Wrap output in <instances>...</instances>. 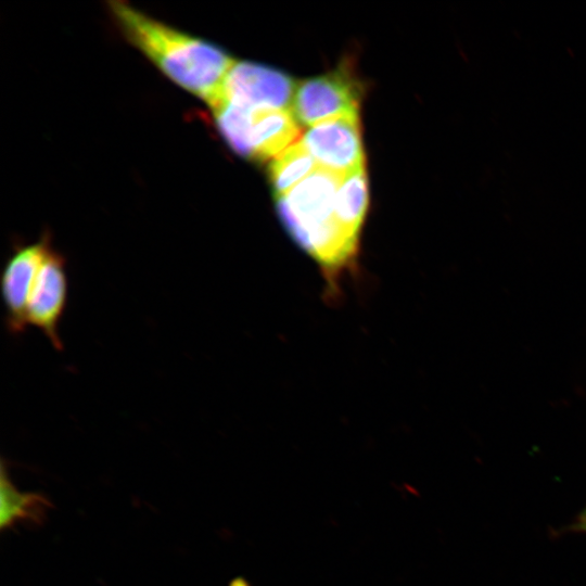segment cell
I'll list each match as a JSON object with an SVG mask.
<instances>
[{
	"instance_id": "6da1fadb",
	"label": "cell",
	"mask_w": 586,
	"mask_h": 586,
	"mask_svg": "<svg viewBox=\"0 0 586 586\" xmlns=\"http://www.w3.org/2000/svg\"><path fill=\"white\" fill-rule=\"evenodd\" d=\"M345 177L317 167L286 195L277 199L282 225L316 263L330 302L339 301L344 282L359 271V239L347 232L335 215L336 194Z\"/></svg>"
},
{
	"instance_id": "7a4b0ae2",
	"label": "cell",
	"mask_w": 586,
	"mask_h": 586,
	"mask_svg": "<svg viewBox=\"0 0 586 586\" xmlns=\"http://www.w3.org/2000/svg\"><path fill=\"white\" fill-rule=\"evenodd\" d=\"M109 10L124 37L167 78L207 104L235 61L221 48L161 22L124 1Z\"/></svg>"
},
{
	"instance_id": "3957f363",
	"label": "cell",
	"mask_w": 586,
	"mask_h": 586,
	"mask_svg": "<svg viewBox=\"0 0 586 586\" xmlns=\"http://www.w3.org/2000/svg\"><path fill=\"white\" fill-rule=\"evenodd\" d=\"M209 109L228 145L249 161L272 160L294 144L301 133L298 122L290 110H246L221 100Z\"/></svg>"
},
{
	"instance_id": "277c9868",
	"label": "cell",
	"mask_w": 586,
	"mask_h": 586,
	"mask_svg": "<svg viewBox=\"0 0 586 586\" xmlns=\"http://www.w3.org/2000/svg\"><path fill=\"white\" fill-rule=\"evenodd\" d=\"M297 84L289 75L253 62H235L211 103L221 100L246 110L292 111Z\"/></svg>"
},
{
	"instance_id": "5b68a950",
	"label": "cell",
	"mask_w": 586,
	"mask_h": 586,
	"mask_svg": "<svg viewBox=\"0 0 586 586\" xmlns=\"http://www.w3.org/2000/svg\"><path fill=\"white\" fill-rule=\"evenodd\" d=\"M361 87L347 69H335L297 85L292 112L298 123L314 126L321 122L358 114Z\"/></svg>"
},
{
	"instance_id": "8992f818",
	"label": "cell",
	"mask_w": 586,
	"mask_h": 586,
	"mask_svg": "<svg viewBox=\"0 0 586 586\" xmlns=\"http://www.w3.org/2000/svg\"><path fill=\"white\" fill-rule=\"evenodd\" d=\"M68 273L65 256L52 246L31 285L26 322L40 330L56 351H63L60 322L68 301Z\"/></svg>"
},
{
	"instance_id": "52a82bcc",
	"label": "cell",
	"mask_w": 586,
	"mask_h": 586,
	"mask_svg": "<svg viewBox=\"0 0 586 586\" xmlns=\"http://www.w3.org/2000/svg\"><path fill=\"white\" fill-rule=\"evenodd\" d=\"M52 246L51 234L44 232L37 241L15 244L3 265L0 291L5 328L12 335L24 333L28 327L26 308L29 292Z\"/></svg>"
},
{
	"instance_id": "ba28073f",
	"label": "cell",
	"mask_w": 586,
	"mask_h": 586,
	"mask_svg": "<svg viewBox=\"0 0 586 586\" xmlns=\"http://www.w3.org/2000/svg\"><path fill=\"white\" fill-rule=\"evenodd\" d=\"M301 141L318 167L343 175L365 167L358 114L316 124L309 127Z\"/></svg>"
},
{
	"instance_id": "9c48e42d",
	"label": "cell",
	"mask_w": 586,
	"mask_h": 586,
	"mask_svg": "<svg viewBox=\"0 0 586 586\" xmlns=\"http://www.w3.org/2000/svg\"><path fill=\"white\" fill-rule=\"evenodd\" d=\"M0 527L2 531L12 528L16 524L29 522L41 524L51 501L42 494L36 492H22L12 483L4 460L1 462L0 473Z\"/></svg>"
},
{
	"instance_id": "30bf717a",
	"label": "cell",
	"mask_w": 586,
	"mask_h": 586,
	"mask_svg": "<svg viewBox=\"0 0 586 586\" xmlns=\"http://www.w3.org/2000/svg\"><path fill=\"white\" fill-rule=\"evenodd\" d=\"M317 167L315 158L301 140L273 157L268 174L276 199L286 195Z\"/></svg>"
},
{
	"instance_id": "8fae6325",
	"label": "cell",
	"mask_w": 586,
	"mask_h": 586,
	"mask_svg": "<svg viewBox=\"0 0 586 586\" xmlns=\"http://www.w3.org/2000/svg\"><path fill=\"white\" fill-rule=\"evenodd\" d=\"M368 206V182L365 167L344 178L335 199V215L344 229L359 239Z\"/></svg>"
},
{
	"instance_id": "7c38bea8",
	"label": "cell",
	"mask_w": 586,
	"mask_h": 586,
	"mask_svg": "<svg viewBox=\"0 0 586 586\" xmlns=\"http://www.w3.org/2000/svg\"><path fill=\"white\" fill-rule=\"evenodd\" d=\"M572 527L574 531L586 533V507L582 511V513L577 517Z\"/></svg>"
}]
</instances>
